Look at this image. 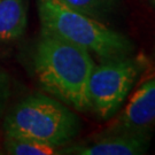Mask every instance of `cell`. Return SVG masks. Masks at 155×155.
<instances>
[{
	"label": "cell",
	"mask_w": 155,
	"mask_h": 155,
	"mask_svg": "<svg viewBox=\"0 0 155 155\" xmlns=\"http://www.w3.org/2000/svg\"><path fill=\"white\" fill-rule=\"evenodd\" d=\"M140 70V60L127 55L107 59L100 66H94L89 79L87 95L91 108L99 117L110 118L118 110Z\"/></svg>",
	"instance_id": "cell-4"
},
{
	"label": "cell",
	"mask_w": 155,
	"mask_h": 155,
	"mask_svg": "<svg viewBox=\"0 0 155 155\" xmlns=\"http://www.w3.org/2000/svg\"><path fill=\"white\" fill-rule=\"evenodd\" d=\"M94 66L87 50L41 32L35 54L39 82L47 92L79 111L91 108L87 85Z\"/></svg>",
	"instance_id": "cell-1"
},
{
	"label": "cell",
	"mask_w": 155,
	"mask_h": 155,
	"mask_svg": "<svg viewBox=\"0 0 155 155\" xmlns=\"http://www.w3.org/2000/svg\"><path fill=\"white\" fill-rule=\"evenodd\" d=\"M148 144V132L115 131V133L92 144L68 147L62 153L78 155H140L146 153Z\"/></svg>",
	"instance_id": "cell-6"
},
{
	"label": "cell",
	"mask_w": 155,
	"mask_h": 155,
	"mask_svg": "<svg viewBox=\"0 0 155 155\" xmlns=\"http://www.w3.org/2000/svg\"><path fill=\"white\" fill-rule=\"evenodd\" d=\"M153 1H154V2H155V0H153Z\"/></svg>",
	"instance_id": "cell-11"
},
{
	"label": "cell",
	"mask_w": 155,
	"mask_h": 155,
	"mask_svg": "<svg viewBox=\"0 0 155 155\" xmlns=\"http://www.w3.org/2000/svg\"><path fill=\"white\" fill-rule=\"evenodd\" d=\"M8 137H20L59 146L78 133L81 123L60 101L46 95H31L18 102L4 121Z\"/></svg>",
	"instance_id": "cell-3"
},
{
	"label": "cell",
	"mask_w": 155,
	"mask_h": 155,
	"mask_svg": "<svg viewBox=\"0 0 155 155\" xmlns=\"http://www.w3.org/2000/svg\"><path fill=\"white\" fill-rule=\"evenodd\" d=\"M9 95H11V79L9 76L0 68V115L5 109Z\"/></svg>",
	"instance_id": "cell-10"
},
{
	"label": "cell",
	"mask_w": 155,
	"mask_h": 155,
	"mask_svg": "<svg viewBox=\"0 0 155 155\" xmlns=\"http://www.w3.org/2000/svg\"><path fill=\"white\" fill-rule=\"evenodd\" d=\"M69 8L92 17L94 20H101L110 14L116 0H60Z\"/></svg>",
	"instance_id": "cell-9"
},
{
	"label": "cell",
	"mask_w": 155,
	"mask_h": 155,
	"mask_svg": "<svg viewBox=\"0 0 155 155\" xmlns=\"http://www.w3.org/2000/svg\"><path fill=\"white\" fill-rule=\"evenodd\" d=\"M41 30L93 52L102 59L132 53V41L98 20L69 8L60 0H37Z\"/></svg>",
	"instance_id": "cell-2"
},
{
	"label": "cell",
	"mask_w": 155,
	"mask_h": 155,
	"mask_svg": "<svg viewBox=\"0 0 155 155\" xmlns=\"http://www.w3.org/2000/svg\"><path fill=\"white\" fill-rule=\"evenodd\" d=\"M27 27V9L23 0H0V40L22 36Z\"/></svg>",
	"instance_id": "cell-7"
},
{
	"label": "cell",
	"mask_w": 155,
	"mask_h": 155,
	"mask_svg": "<svg viewBox=\"0 0 155 155\" xmlns=\"http://www.w3.org/2000/svg\"><path fill=\"white\" fill-rule=\"evenodd\" d=\"M6 150L14 155H52L55 154V147L40 141L20 137L6 138Z\"/></svg>",
	"instance_id": "cell-8"
},
{
	"label": "cell",
	"mask_w": 155,
	"mask_h": 155,
	"mask_svg": "<svg viewBox=\"0 0 155 155\" xmlns=\"http://www.w3.org/2000/svg\"><path fill=\"white\" fill-rule=\"evenodd\" d=\"M155 125V78L132 94L117 120L114 131L148 132Z\"/></svg>",
	"instance_id": "cell-5"
}]
</instances>
